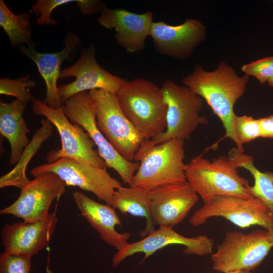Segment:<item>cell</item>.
<instances>
[{
	"instance_id": "83f0119b",
	"label": "cell",
	"mask_w": 273,
	"mask_h": 273,
	"mask_svg": "<svg viewBox=\"0 0 273 273\" xmlns=\"http://www.w3.org/2000/svg\"><path fill=\"white\" fill-rule=\"evenodd\" d=\"M241 70L245 75L255 77L261 84L267 83L273 77V56L244 64Z\"/></svg>"
},
{
	"instance_id": "4dcf8cb0",
	"label": "cell",
	"mask_w": 273,
	"mask_h": 273,
	"mask_svg": "<svg viewBox=\"0 0 273 273\" xmlns=\"http://www.w3.org/2000/svg\"><path fill=\"white\" fill-rule=\"evenodd\" d=\"M80 12L84 15H91L101 11L105 3L98 0H77L76 2Z\"/></svg>"
},
{
	"instance_id": "d590c367",
	"label": "cell",
	"mask_w": 273,
	"mask_h": 273,
	"mask_svg": "<svg viewBox=\"0 0 273 273\" xmlns=\"http://www.w3.org/2000/svg\"><path fill=\"white\" fill-rule=\"evenodd\" d=\"M46 273H53L52 271L49 268L48 265L47 266Z\"/></svg>"
},
{
	"instance_id": "836d02e7",
	"label": "cell",
	"mask_w": 273,
	"mask_h": 273,
	"mask_svg": "<svg viewBox=\"0 0 273 273\" xmlns=\"http://www.w3.org/2000/svg\"><path fill=\"white\" fill-rule=\"evenodd\" d=\"M226 273H253L252 271H249L246 270H238L235 271H229Z\"/></svg>"
},
{
	"instance_id": "d4e9b609",
	"label": "cell",
	"mask_w": 273,
	"mask_h": 273,
	"mask_svg": "<svg viewBox=\"0 0 273 273\" xmlns=\"http://www.w3.org/2000/svg\"><path fill=\"white\" fill-rule=\"evenodd\" d=\"M31 15L28 12L13 13L3 0L0 1V26L9 37L14 49L19 45L34 47L31 25Z\"/></svg>"
},
{
	"instance_id": "8fae6325",
	"label": "cell",
	"mask_w": 273,
	"mask_h": 273,
	"mask_svg": "<svg viewBox=\"0 0 273 273\" xmlns=\"http://www.w3.org/2000/svg\"><path fill=\"white\" fill-rule=\"evenodd\" d=\"M47 172L57 175L66 186L78 187L92 192L99 200L109 205L116 190L122 186L109 174L107 167L100 168L67 157L41 164L30 171L34 177Z\"/></svg>"
},
{
	"instance_id": "f546056e",
	"label": "cell",
	"mask_w": 273,
	"mask_h": 273,
	"mask_svg": "<svg viewBox=\"0 0 273 273\" xmlns=\"http://www.w3.org/2000/svg\"><path fill=\"white\" fill-rule=\"evenodd\" d=\"M76 1L77 0H38L32 6L31 11L37 17V24L55 25L58 21L51 17L53 11L58 7Z\"/></svg>"
},
{
	"instance_id": "7a4b0ae2",
	"label": "cell",
	"mask_w": 273,
	"mask_h": 273,
	"mask_svg": "<svg viewBox=\"0 0 273 273\" xmlns=\"http://www.w3.org/2000/svg\"><path fill=\"white\" fill-rule=\"evenodd\" d=\"M116 95L123 113L143 140H152L165 131L167 105L161 87L135 78L126 80Z\"/></svg>"
},
{
	"instance_id": "f1b7e54d",
	"label": "cell",
	"mask_w": 273,
	"mask_h": 273,
	"mask_svg": "<svg viewBox=\"0 0 273 273\" xmlns=\"http://www.w3.org/2000/svg\"><path fill=\"white\" fill-rule=\"evenodd\" d=\"M31 257L4 252L0 256V273H30Z\"/></svg>"
},
{
	"instance_id": "30bf717a",
	"label": "cell",
	"mask_w": 273,
	"mask_h": 273,
	"mask_svg": "<svg viewBox=\"0 0 273 273\" xmlns=\"http://www.w3.org/2000/svg\"><path fill=\"white\" fill-rule=\"evenodd\" d=\"M223 217L241 228L257 225L273 231V214L259 199L233 196H216L209 199L197 210L189 220L196 227L212 217Z\"/></svg>"
},
{
	"instance_id": "e575fe53",
	"label": "cell",
	"mask_w": 273,
	"mask_h": 273,
	"mask_svg": "<svg viewBox=\"0 0 273 273\" xmlns=\"http://www.w3.org/2000/svg\"><path fill=\"white\" fill-rule=\"evenodd\" d=\"M267 83L269 86L273 87V77L269 80Z\"/></svg>"
},
{
	"instance_id": "7402d4cb",
	"label": "cell",
	"mask_w": 273,
	"mask_h": 273,
	"mask_svg": "<svg viewBox=\"0 0 273 273\" xmlns=\"http://www.w3.org/2000/svg\"><path fill=\"white\" fill-rule=\"evenodd\" d=\"M110 205L122 213L146 218V226L140 233L141 238L147 236L156 230L151 216L150 190L140 187L121 186L116 190Z\"/></svg>"
},
{
	"instance_id": "44dd1931",
	"label": "cell",
	"mask_w": 273,
	"mask_h": 273,
	"mask_svg": "<svg viewBox=\"0 0 273 273\" xmlns=\"http://www.w3.org/2000/svg\"><path fill=\"white\" fill-rule=\"evenodd\" d=\"M27 103L16 99L11 103H0V133L10 146L9 162L15 165L29 142L30 131L23 114Z\"/></svg>"
},
{
	"instance_id": "6da1fadb",
	"label": "cell",
	"mask_w": 273,
	"mask_h": 273,
	"mask_svg": "<svg viewBox=\"0 0 273 273\" xmlns=\"http://www.w3.org/2000/svg\"><path fill=\"white\" fill-rule=\"evenodd\" d=\"M249 80V76L238 75L234 68L223 61L211 71L197 65L190 74L183 78L185 86L206 101L221 121L225 136L231 139L242 153L244 150L239 144L234 127V108L244 95Z\"/></svg>"
},
{
	"instance_id": "2e32d148",
	"label": "cell",
	"mask_w": 273,
	"mask_h": 273,
	"mask_svg": "<svg viewBox=\"0 0 273 273\" xmlns=\"http://www.w3.org/2000/svg\"><path fill=\"white\" fill-rule=\"evenodd\" d=\"M150 193L152 219L159 226L173 227L180 223L198 200L187 180L160 186Z\"/></svg>"
},
{
	"instance_id": "cb8c5ba5",
	"label": "cell",
	"mask_w": 273,
	"mask_h": 273,
	"mask_svg": "<svg viewBox=\"0 0 273 273\" xmlns=\"http://www.w3.org/2000/svg\"><path fill=\"white\" fill-rule=\"evenodd\" d=\"M228 157L238 168H243L251 174L254 180L253 186L249 187L251 195L262 201L273 214V173L260 171L254 164L252 156L237 148L230 150Z\"/></svg>"
},
{
	"instance_id": "5b68a950",
	"label": "cell",
	"mask_w": 273,
	"mask_h": 273,
	"mask_svg": "<svg viewBox=\"0 0 273 273\" xmlns=\"http://www.w3.org/2000/svg\"><path fill=\"white\" fill-rule=\"evenodd\" d=\"M88 93L98 128L121 156L134 161L143 139L123 113L116 94L102 89Z\"/></svg>"
},
{
	"instance_id": "603a6c76",
	"label": "cell",
	"mask_w": 273,
	"mask_h": 273,
	"mask_svg": "<svg viewBox=\"0 0 273 273\" xmlns=\"http://www.w3.org/2000/svg\"><path fill=\"white\" fill-rule=\"evenodd\" d=\"M53 125L47 119L41 120V126L23 151L14 168L0 178V188L15 187L22 189L30 180L26 172L30 160L37 153L42 144L52 135Z\"/></svg>"
},
{
	"instance_id": "484cf974",
	"label": "cell",
	"mask_w": 273,
	"mask_h": 273,
	"mask_svg": "<svg viewBox=\"0 0 273 273\" xmlns=\"http://www.w3.org/2000/svg\"><path fill=\"white\" fill-rule=\"evenodd\" d=\"M35 85V81L29 74L14 79L2 78L0 79V94L14 97L16 99L27 103L34 100L31 90Z\"/></svg>"
},
{
	"instance_id": "5bb4252c",
	"label": "cell",
	"mask_w": 273,
	"mask_h": 273,
	"mask_svg": "<svg viewBox=\"0 0 273 273\" xmlns=\"http://www.w3.org/2000/svg\"><path fill=\"white\" fill-rule=\"evenodd\" d=\"M149 36L159 54L176 59L190 57L206 37V26L196 19L188 18L181 24L171 25L164 21L153 22Z\"/></svg>"
},
{
	"instance_id": "d6986e66",
	"label": "cell",
	"mask_w": 273,
	"mask_h": 273,
	"mask_svg": "<svg viewBox=\"0 0 273 273\" xmlns=\"http://www.w3.org/2000/svg\"><path fill=\"white\" fill-rule=\"evenodd\" d=\"M63 42L65 44L64 48L53 53H41L36 51L35 47L24 44L18 47L19 50L25 56L36 65L46 86V97L43 102L55 109L61 107L57 85L61 65L64 61L70 59L69 56L80 42V38L77 34L70 32L65 35Z\"/></svg>"
},
{
	"instance_id": "4fadbf2b",
	"label": "cell",
	"mask_w": 273,
	"mask_h": 273,
	"mask_svg": "<svg viewBox=\"0 0 273 273\" xmlns=\"http://www.w3.org/2000/svg\"><path fill=\"white\" fill-rule=\"evenodd\" d=\"M66 186L56 174L43 173L26 184L17 199L1 209L0 214L12 215L28 222L41 220L49 214L53 200L65 193Z\"/></svg>"
},
{
	"instance_id": "1f68e13d",
	"label": "cell",
	"mask_w": 273,
	"mask_h": 273,
	"mask_svg": "<svg viewBox=\"0 0 273 273\" xmlns=\"http://www.w3.org/2000/svg\"><path fill=\"white\" fill-rule=\"evenodd\" d=\"M261 138L273 139V115L258 118Z\"/></svg>"
},
{
	"instance_id": "ffe728a7",
	"label": "cell",
	"mask_w": 273,
	"mask_h": 273,
	"mask_svg": "<svg viewBox=\"0 0 273 273\" xmlns=\"http://www.w3.org/2000/svg\"><path fill=\"white\" fill-rule=\"evenodd\" d=\"M74 202L80 214L99 234L107 244L119 251L128 242L130 234L120 233L115 228L121 222L115 208L109 204L99 203L84 194L75 191L72 194Z\"/></svg>"
},
{
	"instance_id": "9a60e30c",
	"label": "cell",
	"mask_w": 273,
	"mask_h": 273,
	"mask_svg": "<svg viewBox=\"0 0 273 273\" xmlns=\"http://www.w3.org/2000/svg\"><path fill=\"white\" fill-rule=\"evenodd\" d=\"M185 246L184 253L204 256L212 253L214 242L206 235L187 237L176 232L171 226H160L157 230L139 241L128 243L124 248L117 251L112 260L115 268L127 257L138 253L144 254V261L158 250L170 245Z\"/></svg>"
},
{
	"instance_id": "277c9868",
	"label": "cell",
	"mask_w": 273,
	"mask_h": 273,
	"mask_svg": "<svg viewBox=\"0 0 273 273\" xmlns=\"http://www.w3.org/2000/svg\"><path fill=\"white\" fill-rule=\"evenodd\" d=\"M186 180L204 203L216 196L253 197L249 181L241 176L238 168L229 157L220 156L211 160L202 155L186 164Z\"/></svg>"
},
{
	"instance_id": "52a82bcc",
	"label": "cell",
	"mask_w": 273,
	"mask_h": 273,
	"mask_svg": "<svg viewBox=\"0 0 273 273\" xmlns=\"http://www.w3.org/2000/svg\"><path fill=\"white\" fill-rule=\"evenodd\" d=\"M161 88L167 105L165 131L152 139L160 144L171 139L188 140L200 125L208 124L201 115L203 99L186 86H180L171 79L165 81Z\"/></svg>"
},
{
	"instance_id": "4316f807",
	"label": "cell",
	"mask_w": 273,
	"mask_h": 273,
	"mask_svg": "<svg viewBox=\"0 0 273 273\" xmlns=\"http://www.w3.org/2000/svg\"><path fill=\"white\" fill-rule=\"evenodd\" d=\"M234 127L240 146L261 137L259 119L247 115H235Z\"/></svg>"
},
{
	"instance_id": "7c38bea8",
	"label": "cell",
	"mask_w": 273,
	"mask_h": 273,
	"mask_svg": "<svg viewBox=\"0 0 273 273\" xmlns=\"http://www.w3.org/2000/svg\"><path fill=\"white\" fill-rule=\"evenodd\" d=\"M69 77H75V79L69 83L58 86L61 106L69 98L82 92L102 89L116 94L126 80L110 73L98 64L94 44L81 51L75 63L61 70L60 79Z\"/></svg>"
},
{
	"instance_id": "ac0fdd59",
	"label": "cell",
	"mask_w": 273,
	"mask_h": 273,
	"mask_svg": "<svg viewBox=\"0 0 273 273\" xmlns=\"http://www.w3.org/2000/svg\"><path fill=\"white\" fill-rule=\"evenodd\" d=\"M58 221L55 213L34 222L5 224L1 231L4 252L31 256L47 247Z\"/></svg>"
},
{
	"instance_id": "ba28073f",
	"label": "cell",
	"mask_w": 273,
	"mask_h": 273,
	"mask_svg": "<svg viewBox=\"0 0 273 273\" xmlns=\"http://www.w3.org/2000/svg\"><path fill=\"white\" fill-rule=\"evenodd\" d=\"M61 107L70 122L80 125L88 133L107 167L113 169L123 183L131 186L139 163L128 161L121 156L98 128L93 102L88 92L74 95Z\"/></svg>"
},
{
	"instance_id": "3957f363",
	"label": "cell",
	"mask_w": 273,
	"mask_h": 273,
	"mask_svg": "<svg viewBox=\"0 0 273 273\" xmlns=\"http://www.w3.org/2000/svg\"><path fill=\"white\" fill-rule=\"evenodd\" d=\"M184 142L173 139L160 144L143 140L135 157L139 163L131 186L151 190L160 186L186 180Z\"/></svg>"
},
{
	"instance_id": "8992f818",
	"label": "cell",
	"mask_w": 273,
	"mask_h": 273,
	"mask_svg": "<svg viewBox=\"0 0 273 273\" xmlns=\"http://www.w3.org/2000/svg\"><path fill=\"white\" fill-rule=\"evenodd\" d=\"M34 114L44 117L57 130L61 139V148L51 151L47 155L48 163L63 157L75 159L100 168L107 167L99 154L94 141L80 125L73 123L65 115L62 107L55 109L43 101L34 99L32 101Z\"/></svg>"
},
{
	"instance_id": "9c48e42d",
	"label": "cell",
	"mask_w": 273,
	"mask_h": 273,
	"mask_svg": "<svg viewBox=\"0 0 273 273\" xmlns=\"http://www.w3.org/2000/svg\"><path fill=\"white\" fill-rule=\"evenodd\" d=\"M267 235L266 230H256L248 234L227 232L216 251L211 255L212 268L223 273L254 270L273 247L267 239Z\"/></svg>"
},
{
	"instance_id": "e0dca14e",
	"label": "cell",
	"mask_w": 273,
	"mask_h": 273,
	"mask_svg": "<svg viewBox=\"0 0 273 273\" xmlns=\"http://www.w3.org/2000/svg\"><path fill=\"white\" fill-rule=\"evenodd\" d=\"M153 14L151 11L136 14L124 9L105 7L98 19L99 24L108 29H115L117 43L128 53L142 51L149 36Z\"/></svg>"
},
{
	"instance_id": "d6a6232c",
	"label": "cell",
	"mask_w": 273,
	"mask_h": 273,
	"mask_svg": "<svg viewBox=\"0 0 273 273\" xmlns=\"http://www.w3.org/2000/svg\"><path fill=\"white\" fill-rule=\"evenodd\" d=\"M267 239L268 241L273 245V231H268Z\"/></svg>"
}]
</instances>
